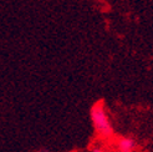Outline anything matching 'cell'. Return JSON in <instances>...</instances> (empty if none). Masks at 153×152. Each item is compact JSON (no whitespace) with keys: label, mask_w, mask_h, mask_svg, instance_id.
Segmentation results:
<instances>
[{"label":"cell","mask_w":153,"mask_h":152,"mask_svg":"<svg viewBox=\"0 0 153 152\" xmlns=\"http://www.w3.org/2000/svg\"><path fill=\"white\" fill-rule=\"evenodd\" d=\"M91 120H92V124L96 128V131L102 137H108L112 133V126L102 102H97L91 109Z\"/></svg>","instance_id":"obj_1"},{"label":"cell","mask_w":153,"mask_h":152,"mask_svg":"<svg viewBox=\"0 0 153 152\" xmlns=\"http://www.w3.org/2000/svg\"><path fill=\"white\" fill-rule=\"evenodd\" d=\"M136 148V141L129 137H123L118 141L120 152H133Z\"/></svg>","instance_id":"obj_2"},{"label":"cell","mask_w":153,"mask_h":152,"mask_svg":"<svg viewBox=\"0 0 153 152\" xmlns=\"http://www.w3.org/2000/svg\"><path fill=\"white\" fill-rule=\"evenodd\" d=\"M92 152H103V150L100 148V147H94L92 148Z\"/></svg>","instance_id":"obj_3"}]
</instances>
